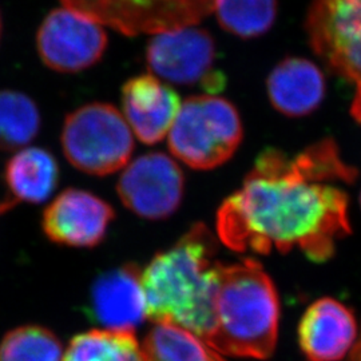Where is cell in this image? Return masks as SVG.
<instances>
[{
	"mask_svg": "<svg viewBox=\"0 0 361 361\" xmlns=\"http://www.w3.org/2000/svg\"><path fill=\"white\" fill-rule=\"evenodd\" d=\"M356 177L357 170L343 161L332 140L296 155L267 149L241 188L219 207V241L238 253L298 249L325 262L350 233L345 186Z\"/></svg>",
	"mask_w": 361,
	"mask_h": 361,
	"instance_id": "1",
	"label": "cell"
},
{
	"mask_svg": "<svg viewBox=\"0 0 361 361\" xmlns=\"http://www.w3.org/2000/svg\"><path fill=\"white\" fill-rule=\"evenodd\" d=\"M217 252V238L204 224H195L174 245L159 252L141 271L146 317L177 325L207 341L224 267Z\"/></svg>",
	"mask_w": 361,
	"mask_h": 361,
	"instance_id": "2",
	"label": "cell"
},
{
	"mask_svg": "<svg viewBox=\"0 0 361 361\" xmlns=\"http://www.w3.org/2000/svg\"><path fill=\"white\" fill-rule=\"evenodd\" d=\"M279 323L277 290L257 261L224 265L207 344L221 355L267 360L276 349Z\"/></svg>",
	"mask_w": 361,
	"mask_h": 361,
	"instance_id": "3",
	"label": "cell"
},
{
	"mask_svg": "<svg viewBox=\"0 0 361 361\" xmlns=\"http://www.w3.org/2000/svg\"><path fill=\"white\" fill-rule=\"evenodd\" d=\"M243 140L237 109L219 95H195L180 104L168 134L169 150L180 162L197 170L224 165Z\"/></svg>",
	"mask_w": 361,
	"mask_h": 361,
	"instance_id": "4",
	"label": "cell"
},
{
	"mask_svg": "<svg viewBox=\"0 0 361 361\" xmlns=\"http://www.w3.org/2000/svg\"><path fill=\"white\" fill-rule=\"evenodd\" d=\"M61 145L70 165L89 176L104 177L126 168L134 137L116 107L92 102L66 116Z\"/></svg>",
	"mask_w": 361,
	"mask_h": 361,
	"instance_id": "5",
	"label": "cell"
},
{
	"mask_svg": "<svg viewBox=\"0 0 361 361\" xmlns=\"http://www.w3.org/2000/svg\"><path fill=\"white\" fill-rule=\"evenodd\" d=\"M66 8L123 35L198 26L214 11L217 0H61Z\"/></svg>",
	"mask_w": 361,
	"mask_h": 361,
	"instance_id": "6",
	"label": "cell"
},
{
	"mask_svg": "<svg viewBox=\"0 0 361 361\" xmlns=\"http://www.w3.org/2000/svg\"><path fill=\"white\" fill-rule=\"evenodd\" d=\"M216 42L207 30L180 27L152 35L146 65L152 75L180 86H201L210 95L225 89V75L216 68Z\"/></svg>",
	"mask_w": 361,
	"mask_h": 361,
	"instance_id": "7",
	"label": "cell"
},
{
	"mask_svg": "<svg viewBox=\"0 0 361 361\" xmlns=\"http://www.w3.org/2000/svg\"><path fill=\"white\" fill-rule=\"evenodd\" d=\"M307 31L314 54L334 73L361 82V0H312Z\"/></svg>",
	"mask_w": 361,
	"mask_h": 361,
	"instance_id": "8",
	"label": "cell"
},
{
	"mask_svg": "<svg viewBox=\"0 0 361 361\" xmlns=\"http://www.w3.org/2000/svg\"><path fill=\"white\" fill-rule=\"evenodd\" d=\"M42 62L54 71L75 74L99 62L107 47L104 26L68 8H56L39 27Z\"/></svg>",
	"mask_w": 361,
	"mask_h": 361,
	"instance_id": "9",
	"label": "cell"
},
{
	"mask_svg": "<svg viewBox=\"0 0 361 361\" xmlns=\"http://www.w3.org/2000/svg\"><path fill=\"white\" fill-rule=\"evenodd\" d=\"M185 178L178 164L164 153H147L123 169L116 183L122 204L143 219H165L180 205Z\"/></svg>",
	"mask_w": 361,
	"mask_h": 361,
	"instance_id": "10",
	"label": "cell"
},
{
	"mask_svg": "<svg viewBox=\"0 0 361 361\" xmlns=\"http://www.w3.org/2000/svg\"><path fill=\"white\" fill-rule=\"evenodd\" d=\"M114 219V209L101 197L70 188L46 207L42 228L54 244L94 247L104 241Z\"/></svg>",
	"mask_w": 361,
	"mask_h": 361,
	"instance_id": "11",
	"label": "cell"
},
{
	"mask_svg": "<svg viewBox=\"0 0 361 361\" xmlns=\"http://www.w3.org/2000/svg\"><path fill=\"white\" fill-rule=\"evenodd\" d=\"M89 313L104 329L134 332L147 319L138 267L125 264L99 274L91 286Z\"/></svg>",
	"mask_w": 361,
	"mask_h": 361,
	"instance_id": "12",
	"label": "cell"
},
{
	"mask_svg": "<svg viewBox=\"0 0 361 361\" xmlns=\"http://www.w3.org/2000/svg\"><path fill=\"white\" fill-rule=\"evenodd\" d=\"M180 104V95L152 74L131 78L122 87V116L133 134L146 145L168 137Z\"/></svg>",
	"mask_w": 361,
	"mask_h": 361,
	"instance_id": "13",
	"label": "cell"
},
{
	"mask_svg": "<svg viewBox=\"0 0 361 361\" xmlns=\"http://www.w3.org/2000/svg\"><path fill=\"white\" fill-rule=\"evenodd\" d=\"M353 312L335 298L314 301L298 324V344L310 361L343 360L356 344Z\"/></svg>",
	"mask_w": 361,
	"mask_h": 361,
	"instance_id": "14",
	"label": "cell"
},
{
	"mask_svg": "<svg viewBox=\"0 0 361 361\" xmlns=\"http://www.w3.org/2000/svg\"><path fill=\"white\" fill-rule=\"evenodd\" d=\"M271 106L288 116L313 113L324 101L326 82L320 67L307 58L281 61L267 80Z\"/></svg>",
	"mask_w": 361,
	"mask_h": 361,
	"instance_id": "15",
	"label": "cell"
},
{
	"mask_svg": "<svg viewBox=\"0 0 361 361\" xmlns=\"http://www.w3.org/2000/svg\"><path fill=\"white\" fill-rule=\"evenodd\" d=\"M4 182L13 201L46 202L59 183L58 161L49 150L42 147L20 149L4 166Z\"/></svg>",
	"mask_w": 361,
	"mask_h": 361,
	"instance_id": "16",
	"label": "cell"
},
{
	"mask_svg": "<svg viewBox=\"0 0 361 361\" xmlns=\"http://www.w3.org/2000/svg\"><path fill=\"white\" fill-rule=\"evenodd\" d=\"M145 361H226L193 332L177 325L155 324L142 344Z\"/></svg>",
	"mask_w": 361,
	"mask_h": 361,
	"instance_id": "17",
	"label": "cell"
},
{
	"mask_svg": "<svg viewBox=\"0 0 361 361\" xmlns=\"http://www.w3.org/2000/svg\"><path fill=\"white\" fill-rule=\"evenodd\" d=\"M65 361H145L134 332L91 329L74 336L65 349Z\"/></svg>",
	"mask_w": 361,
	"mask_h": 361,
	"instance_id": "18",
	"label": "cell"
},
{
	"mask_svg": "<svg viewBox=\"0 0 361 361\" xmlns=\"http://www.w3.org/2000/svg\"><path fill=\"white\" fill-rule=\"evenodd\" d=\"M42 125L37 104L23 92L0 90V152L27 147Z\"/></svg>",
	"mask_w": 361,
	"mask_h": 361,
	"instance_id": "19",
	"label": "cell"
},
{
	"mask_svg": "<svg viewBox=\"0 0 361 361\" xmlns=\"http://www.w3.org/2000/svg\"><path fill=\"white\" fill-rule=\"evenodd\" d=\"M279 10L277 0H217L219 26L241 39L259 38L271 30Z\"/></svg>",
	"mask_w": 361,
	"mask_h": 361,
	"instance_id": "20",
	"label": "cell"
},
{
	"mask_svg": "<svg viewBox=\"0 0 361 361\" xmlns=\"http://www.w3.org/2000/svg\"><path fill=\"white\" fill-rule=\"evenodd\" d=\"M0 361H65V349L51 329L20 325L3 336Z\"/></svg>",
	"mask_w": 361,
	"mask_h": 361,
	"instance_id": "21",
	"label": "cell"
},
{
	"mask_svg": "<svg viewBox=\"0 0 361 361\" xmlns=\"http://www.w3.org/2000/svg\"><path fill=\"white\" fill-rule=\"evenodd\" d=\"M350 113H352L353 118L361 125V82L356 85V92H355V97H353V101H352Z\"/></svg>",
	"mask_w": 361,
	"mask_h": 361,
	"instance_id": "22",
	"label": "cell"
},
{
	"mask_svg": "<svg viewBox=\"0 0 361 361\" xmlns=\"http://www.w3.org/2000/svg\"><path fill=\"white\" fill-rule=\"evenodd\" d=\"M347 361H361V337L356 341L355 347L349 352L348 360Z\"/></svg>",
	"mask_w": 361,
	"mask_h": 361,
	"instance_id": "23",
	"label": "cell"
},
{
	"mask_svg": "<svg viewBox=\"0 0 361 361\" xmlns=\"http://www.w3.org/2000/svg\"><path fill=\"white\" fill-rule=\"evenodd\" d=\"M0 38H1V16H0Z\"/></svg>",
	"mask_w": 361,
	"mask_h": 361,
	"instance_id": "24",
	"label": "cell"
},
{
	"mask_svg": "<svg viewBox=\"0 0 361 361\" xmlns=\"http://www.w3.org/2000/svg\"><path fill=\"white\" fill-rule=\"evenodd\" d=\"M360 205H361V194H360Z\"/></svg>",
	"mask_w": 361,
	"mask_h": 361,
	"instance_id": "25",
	"label": "cell"
}]
</instances>
